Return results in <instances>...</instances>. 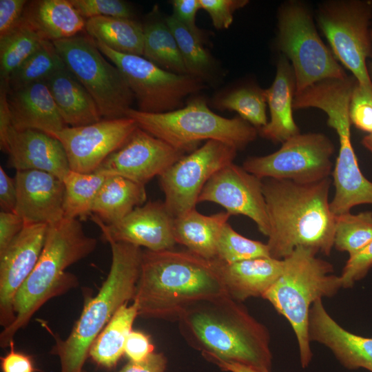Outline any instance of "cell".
<instances>
[{"label":"cell","instance_id":"obj_14","mask_svg":"<svg viewBox=\"0 0 372 372\" xmlns=\"http://www.w3.org/2000/svg\"><path fill=\"white\" fill-rule=\"evenodd\" d=\"M138 127L130 118L101 121L83 126H67L53 136L62 144L70 170L90 174L119 149Z\"/></svg>","mask_w":372,"mask_h":372},{"label":"cell","instance_id":"obj_37","mask_svg":"<svg viewBox=\"0 0 372 372\" xmlns=\"http://www.w3.org/2000/svg\"><path fill=\"white\" fill-rule=\"evenodd\" d=\"M178 47L188 74L202 80L211 70L212 61L203 40L193 34L173 14L165 19Z\"/></svg>","mask_w":372,"mask_h":372},{"label":"cell","instance_id":"obj_1","mask_svg":"<svg viewBox=\"0 0 372 372\" xmlns=\"http://www.w3.org/2000/svg\"><path fill=\"white\" fill-rule=\"evenodd\" d=\"M178 321L187 342L207 360L236 363L258 372L271 371L268 329L229 295L192 304Z\"/></svg>","mask_w":372,"mask_h":372},{"label":"cell","instance_id":"obj_6","mask_svg":"<svg viewBox=\"0 0 372 372\" xmlns=\"http://www.w3.org/2000/svg\"><path fill=\"white\" fill-rule=\"evenodd\" d=\"M317 252L299 246L286 257L282 274L262 298L290 323L297 339L303 368L312 358L309 336V316L312 304L323 297H332L342 288L340 276L331 263Z\"/></svg>","mask_w":372,"mask_h":372},{"label":"cell","instance_id":"obj_54","mask_svg":"<svg viewBox=\"0 0 372 372\" xmlns=\"http://www.w3.org/2000/svg\"><path fill=\"white\" fill-rule=\"evenodd\" d=\"M371 42H372V28L371 30ZM367 70L369 73V76L371 80V82L372 83V55L371 56V61L369 62V64L367 65Z\"/></svg>","mask_w":372,"mask_h":372},{"label":"cell","instance_id":"obj_32","mask_svg":"<svg viewBox=\"0 0 372 372\" xmlns=\"http://www.w3.org/2000/svg\"><path fill=\"white\" fill-rule=\"evenodd\" d=\"M143 57L169 72L188 74L176 41L165 19L143 25Z\"/></svg>","mask_w":372,"mask_h":372},{"label":"cell","instance_id":"obj_39","mask_svg":"<svg viewBox=\"0 0 372 372\" xmlns=\"http://www.w3.org/2000/svg\"><path fill=\"white\" fill-rule=\"evenodd\" d=\"M271 257L267 244L247 238L236 231L229 223L220 235L216 259L227 264Z\"/></svg>","mask_w":372,"mask_h":372},{"label":"cell","instance_id":"obj_5","mask_svg":"<svg viewBox=\"0 0 372 372\" xmlns=\"http://www.w3.org/2000/svg\"><path fill=\"white\" fill-rule=\"evenodd\" d=\"M112 251L110 271L98 293L87 300L80 318L64 340H58L52 353L59 356L61 372H83L90 347L118 309L133 300L143 251L138 246L108 242Z\"/></svg>","mask_w":372,"mask_h":372},{"label":"cell","instance_id":"obj_48","mask_svg":"<svg viewBox=\"0 0 372 372\" xmlns=\"http://www.w3.org/2000/svg\"><path fill=\"white\" fill-rule=\"evenodd\" d=\"M10 351L1 358V368L2 372H34L32 358L14 349V341L10 344Z\"/></svg>","mask_w":372,"mask_h":372},{"label":"cell","instance_id":"obj_56","mask_svg":"<svg viewBox=\"0 0 372 372\" xmlns=\"http://www.w3.org/2000/svg\"><path fill=\"white\" fill-rule=\"evenodd\" d=\"M83 372H86V371L83 370Z\"/></svg>","mask_w":372,"mask_h":372},{"label":"cell","instance_id":"obj_9","mask_svg":"<svg viewBox=\"0 0 372 372\" xmlns=\"http://www.w3.org/2000/svg\"><path fill=\"white\" fill-rule=\"evenodd\" d=\"M65 67L94 100L102 119L126 117L134 99L118 68L86 34L54 41Z\"/></svg>","mask_w":372,"mask_h":372},{"label":"cell","instance_id":"obj_20","mask_svg":"<svg viewBox=\"0 0 372 372\" xmlns=\"http://www.w3.org/2000/svg\"><path fill=\"white\" fill-rule=\"evenodd\" d=\"M2 151L8 154L9 166L17 171H42L63 180L70 170L61 143L39 130L12 127Z\"/></svg>","mask_w":372,"mask_h":372},{"label":"cell","instance_id":"obj_16","mask_svg":"<svg viewBox=\"0 0 372 372\" xmlns=\"http://www.w3.org/2000/svg\"><path fill=\"white\" fill-rule=\"evenodd\" d=\"M184 155L183 152L138 127L128 140L94 172L122 176L145 185Z\"/></svg>","mask_w":372,"mask_h":372},{"label":"cell","instance_id":"obj_31","mask_svg":"<svg viewBox=\"0 0 372 372\" xmlns=\"http://www.w3.org/2000/svg\"><path fill=\"white\" fill-rule=\"evenodd\" d=\"M137 316L134 304L121 306L92 343L89 357L102 366H115L124 353L126 340Z\"/></svg>","mask_w":372,"mask_h":372},{"label":"cell","instance_id":"obj_29","mask_svg":"<svg viewBox=\"0 0 372 372\" xmlns=\"http://www.w3.org/2000/svg\"><path fill=\"white\" fill-rule=\"evenodd\" d=\"M145 185L119 176H107L94 201L92 214L106 224L114 223L143 205Z\"/></svg>","mask_w":372,"mask_h":372},{"label":"cell","instance_id":"obj_43","mask_svg":"<svg viewBox=\"0 0 372 372\" xmlns=\"http://www.w3.org/2000/svg\"><path fill=\"white\" fill-rule=\"evenodd\" d=\"M247 0H199L200 8L209 15L216 29L228 28L234 19V12L245 7Z\"/></svg>","mask_w":372,"mask_h":372},{"label":"cell","instance_id":"obj_7","mask_svg":"<svg viewBox=\"0 0 372 372\" xmlns=\"http://www.w3.org/2000/svg\"><path fill=\"white\" fill-rule=\"evenodd\" d=\"M125 116L137 126L183 152H193L200 141L215 140L244 149L257 137V128L240 116L231 118L212 112L202 98L164 113H147L130 108Z\"/></svg>","mask_w":372,"mask_h":372},{"label":"cell","instance_id":"obj_55","mask_svg":"<svg viewBox=\"0 0 372 372\" xmlns=\"http://www.w3.org/2000/svg\"><path fill=\"white\" fill-rule=\"evenodd\" d=\"M369 3H370V5H371V6L372 8V0H369Z\"/></svg>","mask_w":372,"mask_h":372},{"label":"cell","instance_id":"obj_22","mask_svg":"<svg viewBox=\"0 0 372 372\" xmlns=\"http://www.w3.org/2000/svg\"><path fill=\"white\" fill-rule=\"evenodd\" d=\"M340 148L332 176L335 194L330 209L335 215L350 212L361 204H372V182L362 174L351 139V124L344 123L335 129Z\"/></svg>","mask_w":372,"mask_h":372},{"label":"cell","instance_id":"obj_18","mask_svg":"<svg viewBox=\"0 0 372 372\" xmlns=\"http://www.w3.org/2000/svg\"><path fill=\"white\" fill-rule=\"evenodd\" d=\"M90 216L107 242H125L151 251L172 249L176 244L173 231L174 218L164 201H149L138 206L112 224L105 223L94 214Z\"/></svg>","mask_w":372,"mask_h":372},{"label":"cell","instance_id":"obj_11","mask_svg":"<svg viewBox=\"0 0 372 372\" xmlns=\"http://www.w3.org/2000/svg\"><path fill=\"white\" fill-rule=\"evenodd\" d=\"M95 42L122 73L139 111L158 114L180 109L187 96L204 87L198 78L169 72L142 56L120 53Z\"/></svg>","mask_w":372,"mask_h":372},{"label":"cell","instance_id":"obj_51","mask_svg":"<svg viewBox=\"0 0 372 372\" xmlns=\"http://www.w3.org/2000/svg\"><path fill=\"white\" fill-rule=\"evenodd\" d=\"M8 85L1 82L0 86V146L3 150L8 134L12 127L7 100Z\"/></svg>","mask_w":372,"mask_h":372},{"label":"cell","instance_id":"obj_44","mask_svg":"<svg viewBox=\"0 0 372 372\" xmlns=\"http://www.w3.org/2000/svg\"><path fill=\"white\" fill-rule=\"evenodd\" d=\"M173 15L193 34L203 40V33L196 25V16L200 8L199 0H174Z\"/></svg>","mask_w":372,"mask_h":372},{"label":"cell","instance_id":"obj_4","mask_svg":"<svg viewBox=\"0 0 372 372\" xmlns=\"http://www.w3.org/2000/svg\"><path fill=\"white\" fill-rule=\"evenodd\" d=\"M96 245L97 240L85 234L78 219L63 218L48 226L39 260L15 296V320L0 333L1 348L10 346L46 302L77 287L76 276L65 270L91 254Z\"/></svg>","mask_w":372,"mask_h":372},{"label":"cell","instance_id":"obj_40","mask_svg":"<svg viewBox=\"0 0 372 372\" xmlns=\"http://www.w3.org/2000/svg\"><path fill=\"white\" fill-rule=\"evenodd\" d=\"M74 7L85 19L107 17L134 19L130 4L122 0H70Z\"/></svg>","mask_w":372,"mask_h":372},{"label":"cell","instance_id":"obj_45","mask_svg":"<svg viewBox=\"0 0 372 372\" xmlns=\"http://www.w3.org/2000/svg\"><path fill=\"white\" fill-rule=\"evenodd\" d=\"M154 347L147 335L132 331L126 340L124 353L130 361L141 362L154 353Z\"/></svg>","mask_w":372,"mask_h":372},{"label":"cell","instance_id":"obj_50","mask_svg":"<svg viewBox=\"0 0 372 372\" xmlns=\"http://www.w3.org/2000/svg\"><path fill=\"white\" fill-rule=\"evenodd\" d=\"M17 194L14 178L9 176L0 167V207L2 211L14 212Z\"/></svg>","mask_w":372,"mask_h":372},{"label":"cell","instance_id":"obj_34","mask_svg":"<svg viewBox=\"0 0 372 372\" xmlns=\"http://www.w3.org/2000/svg\"><path fill=\"white\" fill-rule=\"evenodd\" d=\"M43 40L25 22L0 37L1 82L8 85L10 75L41 45Z\"/></svg>","mask_w":372,"mask_h":372},{"label":"cell","instance_id":"obj_49","mask_svg":"<svg viewBox=\"0 0 372 372\" xmlns=\"http://www.w3.org/2000/svg\"><path fill=\"white\" fill-rule=\"evenodd\" d=\"M167 358L163 353H152L141 362L130 361L118 372H165Z\"/></svg>","mask_w":372,"mask_h":372},{"label":"cell","instance_id":"obj_42","mask_svg":"<svg viewBox=\"0 0 372 372\" xmlns=\"http://www.w3.org/2000/svg\"><path fill=\"white\" fill-rule=\"evenodd\" d=\"M372 267V240L359 252L350 256L340 276L342 287L349 288L364 278Z\"/></svg>","mask_w":372,"mask_h":372},{"label":"cell","instance_id":"obj_27","mask_svg":"<svg viewBox=\"0 0 372 372\" xmlns=\"http://www.w3.org/2000/svg\"><path fill=\"white\" fill-rule=\"evenodd\" d=\"M43 83L67 126H83L102 119L92 96L66 67L56 72Z\"/></svg>","mask_w":372,"mask_h":372},{"label":"cell","instance_id":"obj_3","mask_svg":"<svg viewBox=\"0 0 372 372\" xmlns=\"http://www.w3.org/2000/svg\"><path fill=\"white\" fill-rule=\"evenodd\" d=\"M331 180L301 184L286 179L262 180L269 223L270 256L283 260L299 246L329 255L335 216L330 209Z\"/></svg>","mask_w":372,"mask_h":372},{"label":"cell","instance_id":"obj_19","mask_svg":"<svg viewBox=\"0 0 372 372\" xmlns=\"http://www.w3.org/2000/svg\"><path fill=\"white\" fill-rule=\"evenodd\" d=\"M15 213L25 225L59 222L64 218V184L57 176L42 171H17Z\"/></svg>","mask_w":372,"mask_h":372},{"label":"cell","instance_id":"obj_21","mask_svg":"<svg viewBox=\"0 0 372 372\" xmlns=\"http://www.w3.org/2000/svg\"><path fill=\"white\" fill-rule=\"evenodd\" d=\"M309 336L310 341L329 349L346 369L363 368L372 372V337L356 335L342 327L328 313L322 299L311 307Z\"/></svg>","mask_w":372,"mask_h":372},{"label":"cell","instance_id":"obj_52","mask_svg":"<svg viewBox=\"0 0 372 372\" xmlns=\"http://www.w3.org/2000/svg\"><path fill=\"white\" fill-rule=\"evenodd\" d=\"M221 370L228 372H258L247 366L232 362L216 361L214 362Z\"/></svg>","mask_w":372,"mask_h":372},{"label":"cell","instance_id":"obj_15","mask_svg":"<svg viewBox=\"0 0 372 372\" xmlns=\"http://www.w3.org/2000/svg\"><path fill=\"white\" fill-rule=\"evenodd\" d=\"M211 202L223 206L230 215L251 219L265 236L269 232L262 179L234 163L214 174L203 188L198 203Z\"/></svg>","mask_w":372,"mask_h":372},{"label":"cell","instance_id":"obj_24","mask_svg":"<svg viewBox=\"0 0 372 372\" xmlns=\"http://www.w3.org/2000/svg\"><path fill=\"white\" fill-rule=\"evenodd\" d=\"M215 271L228 295L241 302L262 297L282 274L284 260L259 258L231 264L212 260Z\"/></svg>","mask_w":372,"mask_h":372},{"label":"cell","instance_id":"obj_35","mask_svg":"<svg viewBox=\"0 0 372 372\" xmlns=\"http://www.w3.org/2000/svg\"><path fill=\"white\" fill-rule=\"evenodd\" d=\"M53 42L43 41L10 76L9 89H17L32 83L44 82L58 70L65 68Z\"/></svg>","mask_w":372,"mask_h":372},{"label":"cell","instance_id":"obj_13","mask_svg":"<svg viewBox=\"0 0 372 372\" xmlns=\"http://www.w3.org/2000/svg\"><path fill=\"white\" fill-rule=\"evenodd\" d=\"M237 151L225 143L207 141L158 176L165 205L174 218L196 208L207 182L218 171L234 163Z\"/></svg>","mask_w":372,"mask_h":372},{"label":"cell","instance_id":"obj_10","mask_svg":"<svg viewBox=\"0 0 372 372\" xmlns=\"http://www.w3.org/2000/svg\"><path fill=\"white\" fill-rule=\"evenodd\" d=\"M372 8L369 0H329L320 3L317 23L331 52L363 88L372 92L366 59L372 55L370 28Z\"/></svg>","mask_w":372,"mask_h":372},{"label":"cell","instance_id":"obj_46","mask_svg":"<svg viewBox=\"0 0 372 372\" xmlns=\"http://www.w3.org/2000/svg\"><path fill=\"white\" fill-rule=\"evenodd\" d=\"M27 2L26 0H0V37L19 23Z\"/></svg>","mask_w":372,"mask_h":372},{"label":"cell","instance_id":"obj_17","mask_svg":"<svg viewBox=\"0 0 372 372\" xmlns=\"http://www.w3.org/2000/svg\"><path fill=\"white\" fill-rule=\"evenodd\" d=\"M48 226L46 224L25 225L0 252V325L3 329L15 320V296L39 260Z\"/></svg>","mask_w":372,"mask_h":372},{"label":"cell","instance_id":"obj_26","mask_svg":"<svg viewBox=\"0 0 372 372\" xmlns=\"http://www.w3.org/2000/svg\"><path fill=\"white\" fill-rule=\"evenodd\" d=\"M21 20L52 42L81 33L86 22L70 0L28 1Z\"/></svg>","mask_w":372,"mask_h":372},{"label":"cell","instance_id":"obj_41","mask_svg":"<svg viewBox=\"0 0 372 372\" xmlns=\"http://www.w3.org/2000/svg\"><path fill=\"white\" fill-rule=\"evenodd\" d=\"M349 116L351 125L372 134V92L360 86L357 80L351 94Z\"/></svg>","mask_w":372,"mask_h":372},{"label":"cell","instance_id":"obj_25","mask_svg":"<svg viewBox=\"0 0 372 372\" xmlns=\"http://www.w3.org/2000/svg\"><path fill=\"white\" fill-rule=\"evenodd\" d=\"M264 92L269 107L270 120L260 128V134L275 143H282L300 134L292 113L295 75L290 62L282 54L277 63L275 79Z\"/></svg>","mask_w":372,"mask_h":372},{"label":"cell","instance_id":"obj_33","mask_svg":"<svg viewBox=\"0 0 372 372\" xmlns=\"http://www.w3.org/2000/svg\"><path fill=\"white\" fill-rule=\"evenodd\" d=\"M107 176L93 172L80 173L70 170L63 179L64 184V218H86L100 188Z\"/></svg>","mask_w":372,"mask_h":372},{"label":"cell","instance_id":"obj_2","mask_svg":"<svg viewBox=\"0 0 372 372\" xmlns=\"http://www.w3.org/2000/svg\"><path fill=\"white\" fill-rule=\"evenodd\" d=\"M228 295L212 260L189 250H144L133 304L138 316L177 320L192 304Z\"/></svg>","mask_w":372,"mask_h":372},{"label":"cell","instance_id":"obj_47","mask_svg":"<svg viewBox=\"0 0 372 372\" xmlns=\"http://www.w3.org/2000/svg\"><path fill=\"white\" fill-rule=\"evenodd\" d=\"M25 226L15 212H0V252L3 251Z\"/></svg>","mask_w":372,"mask_h":372},{"label":"cell","instance_id":"obj_12","mask_svg":"<svg viewBox=\"0 0 372 372\" xmlns=\"http://www.w3.org/2000/svg\"><path fill=\"white\" fill-rule=\"evenodd\" d=\"M334 145L322 133L298 134L270 154L247 158L242 167L260 179H286L301 184L329 178Z\"/></svg>","mask_w":372,"mask_h":372},{"label":"cell","instance_id":"obj_53","mask_svg":"<svg viewBox=\"0 0 372 372\" xmlns=\"http://www.w3.org/2000/svg\"><path fill=\"white\" fill-rule=\"evenodd\" d=\"M361 143L372 154V134L364 136Z\"/></svg>","mask_w":372,"mask_h":372},{"label":"cell","instance_id":"obj_23","mask_svg":"<svg viewBox=\"0 0 372 372\" xmlns=\"http://www.w3.org/2000/svg\"><path fill=\"white\" fill-rule=\"evenodd\" d=\"M12 125L16 130H37L53 135L67 127L43 82L7 93Z\"/></svg>","mask_w":372,"mask_h":372},{"label":"cell","instance_id":"obj_28","mask_svg":"<svg viewBox=\"0 0 372 372\" xmlns=\"http://www.w3.org/2000/svg\"><path fill=\"white\" fill-rule=\"evenodd\" d=\"M230 216L227 211L205 216L192 209L174 218L175 241L206 260H214L220 235Z\"/></svg>","mask_w":372,"mask_h":372},{"label":"cell","instance_id":"obj_38","mask_svg":"<svg viewBox=\"0 0 372 372\" xmlns=\"http://www.w3.org/2000/svg\"><path fill=\"white\" fill-rule=\"evenodd\" d=\"M217 104L223 110L236 112L240 117L256 128L260 129L268 123L264 90L239 88L220 99Z\"/></svg>","mask_w":372,"mask_h":372},{"label":"cell","instance_id":"obj_30","mask_svg":"<svg viewBox=\"0 0 372 372\" xmlns=\"http://www.w3.org/2000/svg\"><path fill=\"white\" fill-rule=\"evenodd\" d=\"M85 31L94 40L116 52L143 55V25L135 19L92 17L86 19Z\"/></svg>","mask_w":372,"mask_h":372},{"label":"cell","instance_id":"obj_8","mask_svg":"<svg viewBox=\"0 0 372 372\" xmlns=\"http://www.w3.org/2000/svg\"><path fill=\"white\" fill-rule=\"evenodd\" d=\"M276 46L293 68L295 93L324 79L347 76L320 37L313 14L303 2L289 1L279 8Z\"/></svg>","mask_w":372,"mask_h":372},{"label":"cell","instance_id":"obj_36","mask_svg":"<svg viewBox=\"0 0 372 372\" xmlns=\"http://www.w3.org/2000/svg\"><path fill=\"white\" fill-rule=\"evenodd\" d=\"M372 240V211L337 215L335 218L333 247L346 251L349 257L362 249Z\"/></svg>","mask_w":372,"mask_h":372}]
</instances>
